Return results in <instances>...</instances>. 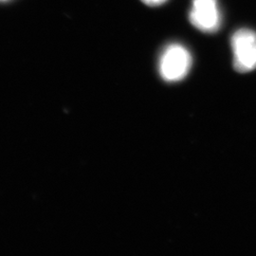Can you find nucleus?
I'll use <instances>...</instances> for the list:
<instances>
[{"mask_svg": "<svg viewBox=\"0 0 256 256\" xmlns=\"http://www.w3.org/2000/svg\"><path fill=\"white\" fill-rule=\"evenodd\" d=\"M192 55L180 44L165 48L160 59V74L166 82H178L189 74L192 66Z\"/></svg>", "mask_w": 256, "mask_h": 256, "instance_id": "obj_1", "label": "nucleus"}, {"mask_svg": "<svg viewBox=\"0 0 256 256\" xmlns=\"http://www.w3.org/2000/svg\"><path fill=\"white\" fill-rule=\"evenodd\" d=\"M234 54V66L240 74L256 68V32L250 28H240L230 39Z\"/></svg>", "mask_w": 256, "mask_h": 256, "instance_id": "obj_2", "label": "nucleus"}, {"mask_svg": "<svg viewBox=\"0 0 256 256\" xmlns=\"http://www.w3.org/2000/svg\"><path fill=\"white\" fill-rule=\"evenodd\" d=\"M189 20L194 27L202 32H216L221 25L218 0H192Z\"/></svg>", "mask_w": 256, "mask_h": 256, "instance_id": "obj_3", "label": "nucleus"}, {"mask_svg": "<svg viewBox=\"0 0 256 256\" xmlns=\"http://www.w3.org/2000/svg\"><path fill=\"white\" fill-rule=\"evenodd\" d=\"M147 6H151V7H156V6H160L162 4H164L167 0H142Z\"/></svg>", "mask_w": 256, "mask_h": 256, "instance_id": "obj_4", "label": "nucleus"}, {"mask_svg": "<svg viewBox=\"0 0 256 256\" xmlns=\"http://www.w3.org/2000/svg\"><path fill=\"white\" fill-rule=\"evenodd\" d=\"M0 1H8V0H0Z\"/></svg>", "mask_w": 256, "mask_h": 256, "instance_id": "obj_5", "label": "nucleus"}]
</instances>
